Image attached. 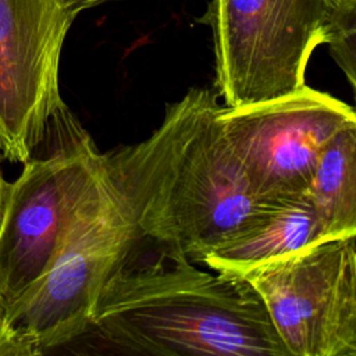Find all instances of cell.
Returning <instances> with one entry per match:
<instances>
[{"label":"cell","mask_w":356,"mask_h":356,"mask_svg":"<svg viewBox=\"0 0 356 356\" xmlns=\"http://www.w3.org/2000/svg\"><path fill=\"white\" fill-rule=\"evenodd\" d=\"M75 15L60 0H0V154L25 163L64 102L58 70Z\"/></svg>","instance_id":"cell-8"},{"label":"cell","mask_w":356,"mask_h":356,"mask_svg":"<svg viewBox=\"0 0 356 356\" xmlns=\"http://www.w3.org/2000/svg\"><path fill=\"white\" fill-rule=\"evenodd\" d=\"M355 236L316 242L241 275L289 355L356 356Z\"/></svg>","instance_id":"cell-7"},{"label":"cell","mask_w":356,"mask_h":356,"mask_svg":"<svg viewBox=\"0 0 356 356\" xmlns=\"http://www.w3.org/2000/svg\"><path fill=\"white\" fill-rule=\"evenodd\" d=\"M0 356H28L24 343L14 331L8 307L0 296Z\"/></svg>","instance_id":"cell-12"},{"label":"cell","mask_w":356,"mask_h":356,"mask_svg":"<svg viewBox=\"0 0 356 356\" xmlns=\"http://www.w3.org/2000/svg\"><path fill=\"white\" fill-rule=\"evenodd\" d=\"M63 7L72 15L76 17L78 13L83 11V10H88V8H92V7H96V6H100L103 3H107V1H115V0H60Z\"/></svg>","instance_id":"cell-13"},{"label":"cell","mask_w":356,"mask_h":356,"mask_svg":"<svg viewBox=\"0 0 356 356\" xmlns=\"http://www.w3.org/2000/svg\"><path fill=\"white\" fill-rule=\"evenodd\" d=\"M306 195L324 239L356 235V122L328 140Z\"/></svg>","instance_id":"cell-10"},{"label":"cell","mask_w":356,"mask_h":356,"mask_svg":"<svg viewBox=\"0 0 356 356\" xmlns=\"http://www.w3.org/2000/svg\"><path fill=\"white\" fill-rule=\"evenodd\" d=\"M0 159H1V154H0ZM7 186H8V182L6 181V178H4V175H3V171H1V165H0V220H1V214H3V207H4Z\"/></svg>","instance_id":"cell-14"},{"label":"cell","mask_w":356,"mask_h":356,"mask_svg":"<svg viewBox=\"0 0 356 356\" xmlns=\"http://www.w3.org/2000/svg\"><path fill=\"white\" fill-rule=\"evenodd\" d=\"M44 156L28 159L8 182L0 220V296L8 312L46 274L75 206L97 174L103 153L67 106L54 115Z\"/></svg>","instance_id":"cell-4"},{"label":"cell","mask_w":356,"mask_h":356,"mask_svg":"<svg viewBox=\"0 0 356 356\" xmlns=\"http://www.w3.org/2000/svg\"><path fill=\"white\" fill-rule=\"evenodd\" d=\"M217 97L211 89H189L135 143L143 234L193 263L271 207L250 193L231 154Z\"/></svg>","instance_id":"cell-2"},{"label":"cell","mask_w":356,"mask_h":356,"mask_svg":"<svg viewBox=\"0 0 356 356\" xmlns=\"http://www.w3.org/2000/svg\"><path fill=\"white\" fill-rule=\"evenodd\" d=\"M324 241L307 195L264 209L249 225L202 256L213 271L243 273Z\"/></svg>","instance_id":"cell-9"},{"label":"cell","mask_w":356,"mask_h":356,"mask_svg":"<svg viewBox=\"0 0 356 356\" xmlns=\"http://www.w3.org/2000/svg\"><path fill=\"white\" fill-rule=\"evenodd\" d=\"M324 43L334 61L345 74L350 88H356V0H334L330 8Z\"/></svg>","instance_id":"cell-11"},{"label":"cell","mask_w":356,"mask_h":356,"mask_svg":"<svg viewBox=\"0 0 356 356\" xmlns=\"http://www.w3.org/2000/svg\"><path fill=\"white\" fill-rule=\"evenodd\" d=\"M145 241L135 146H121L103 153L46 274L8 312L28 356L85 335L103 286Z\"/></svg>","instance_id":"cell-3"},{"label":"cell","mask_w":356,"mask_h":356,"mask_svg":"<svg viewBox=\"0 0 356 356\" xmlns=\"http://www.w3.org/2000/svg\"><path fill=\"white\" fill-rule=\"evenodd\" d=\"M213 271V270H211ZM145 355L288 356L263 300L241 275L142 246L99 293L86 334Z\"/></svg>","instance_id":"cell-1"},{"label":"cell","mask_w":356,"mask_h":356,"mask_svg":"<svg viewBox=\"0 0 356 356\" xmlns=\"http://www.w3.org/2000/svg\"><path fill=\"white\" fill-rule=\"evenodd\" d=\"M334 0H211L216 93L238 107L289 95L305 82Z\"/></svg>","instance_id":"cell-5"},{"label":"cell","mask_w":356,"mask_h":356,"mask_svg":"<svg viewBox=\"0 0 356 356\" xmlns=\"http://www.w3.org/2000/svg\"><path fill=\"white\" fill-rule=\"evenodd\" d=\"M216 115L250 193L264 206L305 196L328 140L356 122L352 106L306 83L267 102L220 104Z\"/></svg>","instance_id":"cell-6"}]
</instances>
